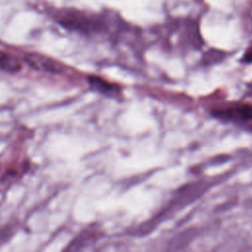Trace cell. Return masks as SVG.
<instances>
[{
  "instance_id": "6da1fadb",
  "label": "cell",
  "mask_w": 252,
  "mask_h": 252,
  "mask_svg": "<svg viewBox=\"0 0 252 252\" xmlns=\"http://www.w3.org/2000/svg\"><path fill=\"white\" fill-rule=\"evenodd\" d=\"M54 19L64 28L90 33L101 30L102 23L84 12L74 9H61L53 13Z\"/></svg>"
},
{
  "instance_id": "7a4b0ae2",
  "label": "cell",
  "mask_w": 252,
  "mask_h": 252,
  "mask_svg": "<svg viewBox=\"0 0 252 252\" xmlns=\"http://www.w3.org/2000/svg\"><path fill=\"white\" fill-rule=\"evenodd\" d=\"M214 115L220 119L232 121L239 124L252 123V104H234L214 111Z\"/></svg>"
},
{
  "instance_id": "3957f363",
  "label": "cell",
  "mask_w": 252,
  "mask_h": 252,
  "mask_svg": "<svg viewBox=\"0 0 252 252\" xmlns=\"http://www.w3.org/2000/svg\"><path fill=\"white\" fill-rule=\"evenodd\" d=\"M88 82L93 90L103 95L116 98L121 94V91L118 86L110 84L97 76H89Z\"/></svg>"
},
{
  "instance_id": "277c9868",
  "label": "cell",
  "mask_w": 252,
  "mask_h": 252,
  "mask_svg": "<svg viewBox=\"0 0 252 252\" xmlns=\"http://www.w3.org/2000/svg\"><path fill=\"white\" fill-rule=\"evenodd\" d=\"M25 61L33 69L42 70L44 72L57 73L60 70V65L48 57L38 54H28Z\"/></svg>"
},
{
  "instance_id": "5b68a950",
  "label": "cell",
  "mask_w": 252,
  "mask_h": 252,
  "mask_svg": "<svg viewBox=\"0 0 252 252\" xmlns=\"http://www.w3.org/2000/svg\"><path fill=\"white\" fill-rule=\"evenodd\" d=\"M0 69L9 73H17L21 70V64L10 54L0 51Z\"/></svg>"
},
{
  "instance_id": "8992f818",
  "label": "cell",
  "mask_w": 252,
  "mask_h": 252,
  "mask_svg": "<svg viewBox=\"0 0 252 252\" xmlns=\"http://www.w3.org/2000/svg\"><path fill=\"white\" fill-rule=\"evenodd\" d=\"M242 61L245 63H251L252 62V47L247 50V52L244 54Z\"/></svg>"
}]
</instances>
